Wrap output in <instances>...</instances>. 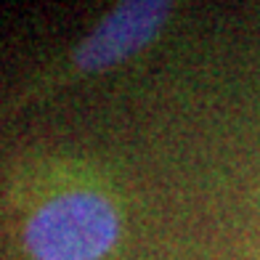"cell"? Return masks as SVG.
<instances>
[{"mask_svg":"<svg viewBox=\"0 0 260 260\" xmlns=\"http://www.w3.org/2000/svg\"><path fill=\"white\" fill-rule=\"evenodd\" d=\"M120 236L114 205L96 191H67L32 212L24 244L35 260H101Z\"/></svg>","mask_w":260,"mask_h":260,"instance_id":"1","label":"cell"},{"mask_svg":"<svg viewBox=\"0 0 260 260\" xmlns=\"http://www.w3.org/2000/svg\"><path fill=\"white\" fill-rule=\"evenodd\" d=\"M170 16V3L162 0H130L109 11L99 27L77 45L72 61L82 72H101L120 64L157 38Z\"/></svg>","mask_w":260,"mask_h":260,"instance_id":"2","label":"cell"}]
</instances>
